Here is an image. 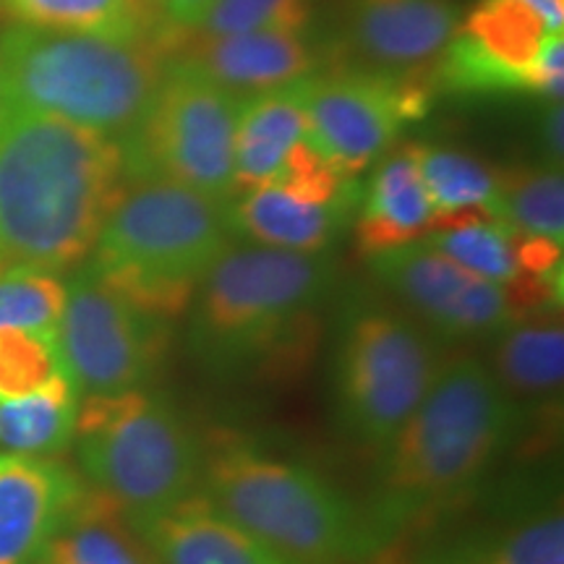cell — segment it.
Listing matches in <instances>:
<instances>
[{"instance_id":"obj_1","label":"cell","mask_w":564,"mask_h":564,"mask_svg":"<svg viewBox=\"0 0 564 564\" xmlns=\"http://www.w3.org/2000/svg\"><path fill=\"white\" fill-rule=\"evenodd\" d=\"M123 186L118 139L0 105V264L84 262Z\"/></svg>"},{"instance_id":"obj_2","label":"cell","mask_w":564,"mask_h":564,"mask_svg":"<svg viewBox=\"0 0 564 564\" xmlns=\"http://www.w3.org/2000/svg\"><path fill=\"white\" fill-rule=\"evenodd\" d=\"M333 282L335 267L324 253L230 246L192 303L196 361L217 377H282L312 356L316 308Z\"/></svg>"},{"instance_id":"obj_3","label":"cell","mask_w":564,"mask_h":564,"mask_svg":"<svg viewBox=\"0 0 564 564\" xmlns=\"http://www.w3.org/2000/svg\"><path fill=\"white\" fill-rule=\"evenodd\" d=\"M520 408L474 356L442 358L434 382L384 453L382 486L390 528L408 514L460 497L510 447Z\"/></svg>"},{"instance_id":"obj_4","label":"cell","mask_w":564,"mask_h":564,"mask_svg":"<svg viewBox=\"0 0 564 564\" xmlns=\"http://www.w3.org/2000/svg\"><path fill=\"white\" fill-rule=\"evenodd\" d=\"M230 246L225 202L173 181H126L89 272L131 308L171 324Z\"/></svg>"},{"instance_id":"obj_5","label":"cell","mask_w":564,"mask_h":564,"mask_svg":"<svg viewBox=\"0 0 564 564\" xmlns=\"http://www.w3.org/2000/svg\"><path fill=\"white\" fill-rule=\"evenodd\" d=\"M167 70L152 37L11 26L0 34L3 102L123 139L150 108Z\"/></svg>"},{"instance_id":"obj_6","label":"cell","mask_w":564,"mask_h":564,"mask_svg":"<svg viewBox=\"0 0 564 564\" xmlns=\"http://www.w3.org/2000/svg\"><path fill=\"white\" fill-rule=\"evenodd\" d=\"M202 478L217 510L299 564H361L384 544L377 518L303 465L225 444L202 463Z\"/></svg>"},{"instance_id":"obj_7","label":"cell","mask_w":564,"mask_h":564,"mask_svg":"<svg viewBox=\"0 0 564 564\" xmlns=\"http://www.w3.org/2000/svg\"><path fill=\"white\" fill-rule=\"evenodd\" d=\"M74 436L95 491L126 514L181 502L199 486V442L178 411L158 394H87L76 413Z\"/></svg>"},{"instance_id":"obj_8","label":"cell","mask_w":564,"mask_h":564,"mask_svg":"<svg viewBox=\"0 0 564 564\" xmlns=\"http://www.w3.org/2000/svg\"><path fill=\"white\" fill-rule=\"evenodd\" d=\"M243 100L196 70L167 61L150 108L118 139L126 181H173L228 204Z\"/></svg>"},{"instance_id":"obj_9","label":"cell","mask_w":564,"mask_h":564,"mask_svg":"<svg viewBox=\"0 0 564 564\" xmlns=\"http://www.w3.org/2000/svg\"><path fill=\"white\" fill-rule=\"evenodd\" d=\"M442 358L403 314L364 312L337 356V411L352 440L384 449L419 408Z\"/></svg>"},{"instance_id":"obj_10","label":"cell","mask_w":564,"mask_h":564,"mask_svg":"<svg viewBox=\"0 0 564 564\" xmlns=\"http://www.w3.org/2000/svg\"><path fill=\"white\" fill-rule=\"evenodd\" d=\"M436 95L434 68L421 74L348 68L314 76L306 139L337 173L358 178L390 150L405 123L426 116Z\"/></svg>"},{"instance_id":"obj_11","label":"cell","mask_w":564,"mask_h":564,"mask_svg":"<svg viewBox=\"0 0 564 564\" xmlns=\"http://www.w3.org/2000/svg\"><path fill=\"white\" fill-rule=\"evenodd\" d=\"M55 343L76 392L116 394L150 382L167 352L171 329L131 308L87 267L66 285Z\"/></svg>"},{"instance_id":"obj_12","label":"cell","mask_w":564,"mask_h":564,"mask_svg":"<svg viewBox=\"0 0 564 564\" xmlns=\"http://www.w3.org/2000/svg\"><path fill=\"white\" fill-rule=\"evenodd\" d=\"M373 278L444 340H494L525 319L510 293L476 278L426 241L371 259Z\"/></svg>"},{"instance_id":"obj_13","label":"cell","mask_w":564,"mask_h":564,"mask_svg":"<svg viewBox=\"0 0 564 564\" xmlns=\"http://www.w3.org/2000/svg\"><path fill=\"white\" fill-rule=\"evenodd\" d=\"M167 61L196 70L204 79L251 97L308 79L319 68V51L306 32L199 34L165 24L158 34Z\"/></svg>"},{"instance_id":"obj_14","label":"cell","mask_w":564,"mask_h":564,"mask_svg":"<svg viewBox=\"0 0 564 564\" xmlns=\"http://www.w3.org/2000/svg\"><path fill=\"white\" fill-rule=\"evenodd\" d=\"M453 0H345V34L373 70H432L455 37Z\"/></svg>"},{"instance_id":"obj_15","label":"cell","mask_w":564,"mask_h":564,"mask_svg":"<svg viewBox=\"0 0 564 564\" xmlns=\"http://www.w3.org/2000/svg\"><path fill=\"white\" fill-rule=\"evenodd\" d=\"M126 518L158 564H299L196 491L181 502Z\"/></svg>"},{"instance_id":"obj_16","label":"cell","mask_w":564,"mask_h":564,"mask_svg":"<svg viewBox=\"0 0 564 564\" xmlns=\"http://www.w3.org/2000/svg\"><path fill=\"white\" fill-rule=\"evenodd\" d=\"M82 494L79 478L51 457L0 455V564H40Z\"/></svg>"},{"instance_id":"obj_17","label":"cell","mask_w":564,"mask_h":564,"mask_svg":"<svg viewBox=\"0 0 564 564\" xmlns=\"http://www.w3.org/2000/svg\"><path fill=\"white\" fill-rule=\"evenodd\" d=\"M361 196L322 204L301 199L272 183L230 199L225 204V217L232 238H243L262 249L322 253L356 217Z\"/></svg>"},{"instance_id":"obj_18","label":"cell","mask_w":564,"mask_h":564,"mask_svg":"<svg viewBox=\"0 0 564 564\" xmlns=\"http://www.w3.org/2000/svg\"><path fill=\"white\" fill-rule=\"evenodd\" d=\"M312 79L308 76L243 100L232 144V199L272 186L293 144L306 139Z\"/></svg>"},{"instance_id":"obj_19","label":"cell","mask_w":564,"mask_h":564,"mask_svg":"<svg viewBox=\"0 0 564 564\" xmlns=\"http://www.w3.org/2000/svg\"><path fill=\"white\" fill-rule=\"evenodd\" d=\"M434 207L423 186L413 141L398 147L379 162L377 173L356 212L358 251L373 259L379 253L419 243L432 232Z\"/></svg>"},{"instance_id":"obj_20","label":"cell","mask_w":564,"mask_h":564,"mask_svg":"<svg viewBox=\"0 0 564 564\" xmlns=\"http://www.w3.org/2000/svg\"><path fill=\"white\" fill-rule=\"evenodd\" d=\"M489 371L518 408L535 403L552 408L562 400L564 333L554 312L525 316L494 337Z\"/></svg>"},{"instance_id":"obj_21","label":"cell","mask_w":564,"mask_h":564,"mask_svg":"<svg viewBox=\"0 0 564 564\" xmlns=\"http://www.w3.org/2000/svg\"><path fill=\"white\" fill-rule=\"evenodd\" d=\"M40 564H158L126 512L100 491H87L63 520Z\"/></svg>"},{"instance_id":"obj_22","label":"cell","mask_w":564,"mask_h":564,"mask_svg":"<svg viewBox=\"0 0 564 564\" xmlns=\"http://www.w3.org/2000/svg\"><path fill=\"white\" fill-rule=\"evenodd\" d=\"M413 152L434 207L432 232L497 220V171L486 167L474 154L444 147L413 141Z\"/></svg>"},{"instance_id":"obj_23","label":"cell","mask_w":564,"mask_h":564,"mask_svg":"<svg viewBox=\"0 0 564 564\" xmlns=\"http://www.w3.org/2000/svg\"><path fill=\"white\" fill-rule=\"evenodd\" d=\"M79 392L66 371L40 390L0 398V449L11 455L47 457L74 440Z\"/></svg>"},{"instance_id":"obj_24","label":"cell","mask_w":564,"mask_h":564,"mask_svg":"<svg viewBox=\"0 0 564 564\" xmlns=\"http://www.w3.org/2000/svg\"><path fill=\"white\" fill-rule=\"evenodd\" d=\"M0 13L19 26L51 32L152 37V26L137 0H0Z\"/></svg>"},{"instance_id":"obj_25","label":"cell","mask_w":564,"mask_h":564,"mask_svg":"<svg viewBox=\"0 0 564 564\" xmlns=\"http://www.w3.org/2000/svg\"><path fill=\"white\" fill-rule=\"evenodd\" d=\"M457 30L470 34L494 61L531 76L535 95V61L552 32L525 0H478Z\"/></svg>"},{"instance_id":"obj_26","label":"cell","mask_w":564,"mask_h":564,"mask_svg":"<svg viewBox=\"0 0 564 564\" xmlns=\"http://www.w3.org/2000/svg\"><path fill=\"white\" fill-rule=\"evenodd\" d=\"M497 220L514 232L564 241L562 165H514L497 171Z\"/></svg>"},{"instance_id":"obj_27","label":"cell","mask_w":564,"mask_h":564,"mask_svg":"<svg viewBox=\"0 0 564 564\" xmlns=\"http://www.w3.org/2000/svg\"><path fill=\"white\" fill-rule=\"evenodd\" d=\"M434 564H564V520L556 510L533 514L525 523L457 544Z\"/></svg>"},{"instance_id":"obj_28","label":"cell","mask_w":564,"mask_h":564,"mask_svg":"<svg viewBox=\"0 0 564 564\" xmlns=\"http://www.w3.org/2000/svg\"><path fill=\"white\" fill-rule=\"evenodd\" d=\"M66 282L24 264H0V333L58 337Z\"/></svg>"},{"instance_id":"obj_29","label":"cell","mask_w":564,"mask_h":564,"mask_svg":"<svg viewBox=\"0 0 564 564\" xmlns=\"http://www.w3.org/2000/svg\"><path fill=\"white\" fill-rule=\"evenodd\" d=\"M436 91L447 95H533L531 76L502 66L478 42L457 30L434 66Z\"/></svg>"},{"instance_id":"obj_30","label":"cell","mask_w":564,"mask_h":564,"mask_svg":"<svg viewBox=\"0 0 564 564\" xmlns=\"http://www.w3.org/2000/svg\"><path fill=\"white\" fill-rule=\"evenodd\" d=\"M314 19L312 0H215L192 32L246 34V32H306Z\"/></svg>"},{"instance_id":"obj_31","label":"cell","mask_w":564,"mask_h":564,"mask_svg":"<svg viewBox=\"0 0 564 564\" xmlns=\"http://www.w3.org/2000/svg\"><path fill=\"white\" fill-rule=\"evenodd\" d=\"M63 371L58 343L32 333H0V398L40 390Z\"/></svg>"},{"instance_id":"obj_32","label":"cell","mask_w":564,"mask_h":564,"mask_svg":"<svg viewBox=\"0 0 564 564\" xmlns=\"http://www.w3.org/2000/svg\"><path fill=\"white\" fill-rule=\"evenodd\" d=\"M215 0H165V19L178 30H194Z\"/></svg>"},{"instance_id":"obj_33","label":"cell","mask_w":564,"mask_h":564,"mask_svg":"<svg viewBox=\"0 0 564 564\" xmlns=\"http://www.w3.org/2000/svg\"><path fill=\"white\" fill-rule=\"evenodd\" d=\"M562 102H549L544 121H541V141H544L546 162H556V165H562Z\"/></svg>"},{"instance_id":"obj_34","label":"cell","mask_w":564,"mask_h":564,"mask_svg":"<svg viewBox=\"0 0 564 564\" xmlns=\"http://www.w3.org/2000/svg\"><path fill=\"white\" fill-rule=\"evenodd\" d=\"M525 3H531L535 11L541 13V19L546 21V26L552 32L562 30L564 24V0H525Z\"/></svg>"},{"instance_id":"obj_35","label":"cell","mask_w":564,"mask_h":564,"mask_svg":"<svg viewBox=\"0 0 564 564\" xmlns=\"http://www.w3.org/2000/svg\"><path fill=\"white\" fill-rule=\"evenodd\" d=\"M139 11L144 13L147 24L152 26V32H162V26L167 24L165 19V0H137Z\"/></svg>"},{"instance_id":"obj_36","label":"cell","mask_w":564,"mask_h":564,"mask_svg":"<svg viewBox=\"0 0 564 564\" xmlns=\"http://www.w3.org/2000/svg\"><path fill=\"white\" fill-rule=\"evenodd\" d=\"M0 105H3V84H0Z\"/></svg>"}]
</instances>
